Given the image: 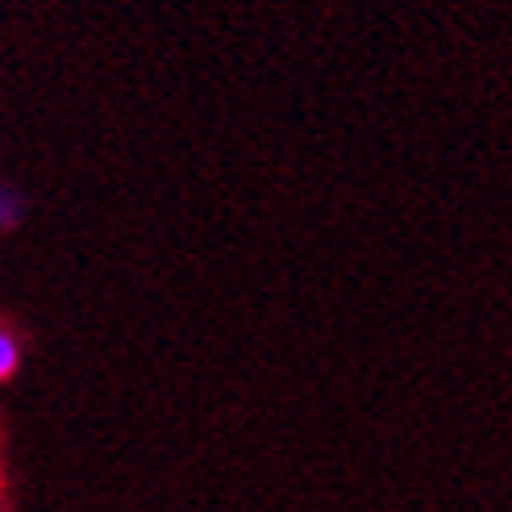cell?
Listing matches in <instances>:
<instances>
[{
	"mask_svg": "<svg viewBox=\"0 0 512 512\" xmlns=\"http://www.w3.org/2000/svg\"><path fill=\"white\" fill-rule=\"evenodd\" d=\"M17 367H21V342H17L13 329L0 325V383L13 379V375H17Z\"/></svg>",
	"mask_w": 512,
	"mask_h": 512,
	"instance_id": "obj_2",
	"label": "cell"
},
{
	"mask_svg": "<svg viewBox=\"0 0 512 512\" xmlns=\"http://www.w3.org/2000/svg\"><path fill=\"white\" fill-rule=\"evenodd\" d=\"M21 217H25V200H21V192H17L13 184H5V179H0V229H17Z\"/></svg>",
	"mask_w": 512,
	"mask_h": 512,
	"instance_id": "obj_1",
	"label": "cell"
}]
</instances>
